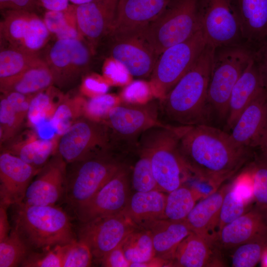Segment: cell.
I'll return each instance as SVG.
<instances>
[{"instance_id":"1","label":"cell","mask_w":267,"mask_h":267,"mask_svg":"<svg viewBox=\"0 0 267 267\" xmlns=\"http://www.w3.org/2000/svg\"><path fill=\"white\" fill-rule=\"evenodd\" d=\"M179 126L178 147L191 174L217 188L245 162L248 148L229 134L204 124Z\"/></svg>"},{"instance_id":"2","label":"cell","mask_w":267,"mask_h":267,"mask_svg":"<svg viewBox=\"0 0 267 267\" xmlns=\"http://www.w3.org/2000/svg\"><path fill=\"white\" fill-rule=\"evenodd\" d=\"M215 48L207 44L191 68L159 99L160 115L178 126L204 124L209 107L208 89Z\"/></svg>"},{"instance_id":"3","label":"cell","mask_w":267,"mask_h":267,"mask_svg":"<svg viewBox=\"0 0 267 267\" xmlns=\"http://www.w3.org/2000/svg\"><path fill=\"white\" fill-rule=\"evenodd\" d=\"M11 206V229L31 251H40L76 240L70 218L61 208L23 202Z\"/></svg>"},{"instance_id":"4","label":"cell","mask_w":267,"mask_h":267,"mask_svg":"<svg viewBox=\"0 0 267 267\" xmlns=\"http://www.w3.org/2000/svg\"><path fill=\"white\" fill-rule=\"evenodd\" d=\"M179 127H152L140 136L137 149L149 157L161 191L169 193L183 185L191 174L178 147Z\"/></svg>"},{"instance_id":"5","label":"cell","mask_w":267,"mask_h":267,"mask_svg":"<svg viewBox=\"0 0 267 267\" xmlns=\"http://www.w3.org/2000/svg\"><path fill=\"white\" fill-rule=\"evenodd\" d=\"M122 153L113 148L67 164L66 202L74 209L92 197L126 166Z\"/></svg>"},{"instance_id":"6","label":"cell","mask_w":267,"mask_h":267,"mask_svg":"<svg viewBox=\"0 0 267 267\" xmlns=\"http://www.w3.org/2000/svg\"><path fill=\"white\" fill-rule=\"evenodd\" d=\"M199 0H172L154 20L139 30L158 57L200 29Z\"/></svg>"},{"instance_id":"7","label":"cell","mask_w":267,"mask_h":267,"mask_svg":"<svg viewBox=\"0 0 267 267\" xmlns=\"http://www.w3.org/2000/svg\"><path fill=\"white\" fill-rule=\"evenodd\" d=\"M253 52L245 44L215 48L208 102L222 118H227L232 89L253 59Z\"/></svg>"},{"instance_id":"8","label":"cell","mask_w":267,"mask_h":267,"mask_svg":"<svg viewBox=\"0 0 267 267\" xmlns=\"http://www.w3.org/2000/svg\"><path fill=\"white\" fill-rule=\"evenodd\" d=\"M102 121L110 129L114 146L124 152L136 151L138 139L144 132L165 124L160 120L159 101L155 100L118 103Z\"/></svg>"},{"instance_id":"9","label":"cell","mask_w":267,"mask_h":267,"mask_svg":"<svg viewBox=\"0 0 267 267\" xmlns=\"http://www.w3.org/2000/svg\"><path fill=\"white\" fill-rule=\"evenodd\" d=\"M207 44L200 29L164 51L151 75L149 86L153 94L159 99L164 97L191 68Z\"/></svg>"},{"instance_id":"10","label":"cell","mask_w":267,"mask_h":267,"mask_svg":"<svg viewBox=\"0 0 267 267\" xmlns=\"http://www.w3.org/2000/svg\"><path fill=\"white\" fill-rule=\"evenodd\" d=\"M198 11L200 30L208 44L215 47L243 44L237 0H199Z\"/></svg>"},{"instance_id":"11","label":"cell","mask_w":267,"mask_h":267,"mask_svg":"<svg viewBox=\"0 0 267 267\" xmlns=\"http://www.w3.org/2000/svg\"><path fill=\"white\" fill-rule=\"evenodd\" d=\"M113 148L108 126L84 116L59 136L56 152L68 164Z\"/></svg>"},{"instance_id":"12","label":"cell","mask_w":267,"mask_h":267,"mask_svg":"<svg viewBox=\"0 0 267 267\" xmlns=\"http://www.w3.org/2000/svg\"><path fill=\"white\" fill-rule=\"evenodd\" d=\"M0 45L39 53L50 33L36 12L16 9L1 10Z\"/></svg>"},{"instance_id":"13","label":"cell","mask_w":267,"mask_h":267,"mask_svg":"<svg viewBox=\"0 0 267 267\" xmlns=\"http://www.w3.org/2000/svg\"><path fill=\"white\" fill-rule=\"evenodd\" d=\"M90 47L82 39L56 40L43 57L52 74L54 84L65 87L78 80L89 65Z\"/></svg>"},{"instance_id":"14","label":"cell","mask_w":267,"mask_h":267,"mask_svg":"<svg viewBox=\"0 0 267 267\" xmlns=\"http://www.w3.org/2000/svg\"><path fill=\"white\" fill-rule=\"evenodd\" d=\"M138 228L123 211L81 223L78 239L89 246L93 258L100 262Z\"/></svg>"},{"instance_id":"15","label":"cell","mask_w":267,"mask_h":267,"mask_svg":"<svg viewBox=\"0 0 267 267\" xmlns=\"http://www.w3.org/2000/svg\"><path fill=\"white\" fill-rule=\"evenodd\" d=\"M108 36L111 41V58L121 63L130 75L146 78L151 75L159 57L139 29L112 32Z\"/></svg>"},{"instance_id":"16","label":"cell","mask_w":267,"mask_h":267,"mask_svg":"<svg viewBox=\"0 0 267 267\" xmlns=\"http://www.w3.org/2000/svg\"><path fill=\"white\" fill-rule=\"evenodd\" d=\"M126 165L87 201L74 209L81 223L122 212L130 198Z\"/></svg>"},{"instance_id":"17","label":"cell","mask_w":267,"mask_h":267,"mask_svg":"<svg viewBox=\"0 0 267 267\" xmlns=\"http://www.w3.org/2000/svg\"><path fill=\"white\" fill-rule=\"evenodd\" d=\"M67 163L55 153L35 176L26 191L23 203L53 206L64 198Z\"/></svg>"},{"instance_id":"18","label":"cell","mask_w":267,"mask_h":267,"mask_svg":"<svg viewBox=\"0 0 267 267\" xmlns=\"http://www.w3.org/2000/svg\"><path fill=\"white\" fill-rule=\"evenodd\" d=\"M238 146L261 147L267 139V91L263 88L243 110L231 129Z\"/></svg>"},{"instance_id":"19","label":"cell","mask_w":267,"mask_h":267,"mask_svg":"<svg viewBox=\"0 0 267 267\" xmlns=\"http://www.w3.org/2000/svg\"><path fill=\"white\" fill-rule=\"evenodd\" d=\"M119 0H92L76 5L77 24L81 38L91 46L112 32Z\"/></svg>"},{"instance_id":"20","label":"cell","mask_w":267,"mask_h":267,"mask_svg":"<svg viewBox=\"0 0 267 267\" xmlns=\"http://www.w3.org/2000/svg\"><path fill=\"white\" fill-rule=\"evenodd\" d=\"M41 169L34 167L12 154L1 151L0 205L8 208L22 202L29 184Z\"/></svg>"},{"instance_id":"21","label":"cell","mask_w":267,"mask_h":267,"mask_svg":"<svg viewBox=\"0 0 267 267\" xmlns=\"http://www.w3.org/2000/svg\"><path fill=\"white\" fill-rule=\"evenodd\" d=\"M217 241L227 248L251 242L267 241V213L256 206L223 227Z\"/></svg>"},{"instance_id":"22","label":"cell","mask_w":267,"mask_h":267,"mask_svg":"<svg viewBox=\"0 0 267 267\" xmlns=\"http://www.w3.org/2000/svg\"><path fill=\"white\" fill-rule=\"evenodd\" d=\"M40 138L35 130H28L17 134L0 145L1 151L12 154L34 167L42 169L56 153L58 139Z\"/></svg>"},{"instance_id":"23","label":"cell","mask_w":267,"mask_h":267,"mask_svg":"<svg viewBox=\"0 0 267 267\" xmlns=\"http://www.w3.org/2000/svg\"><path fill=\"white\" fill-rule=\"evenodd\" d=\"M172 0H119L111 33L142 28L156 19Z\"/></svg>"},{"instance_id":"24","label":"cell","mask_w":267,"mask_h":267,"mask_svg":"<svg viewBox=\"0 0 267 267\" xmlns=\"http://www.w3.org/2000/svg\"><path fill=\"white\" fill-rule=\"evenodd\" d=\"M227 186H224L197 202L185 221L192 232L210 242H216L221 208Z\"/></svg>"},{"instance_id":"25","label":"cell","mask_w":267,"mask_h":267,"mask_svg":"<svg viewBox=\"0 0 267 267\" xmlns=\"http://www.w3.org/2000/svg\"><path fill=\"white\" fill-rule=\"evenodd\" d=\"M149 231L155 257L165 261L171 267L177 249L180 242L192 232L185 220L160 219L147 224L143 228Z\"/></svg>"},{"instance_id":"26","label":"cell","mask_w":267,"mask_h":267,"mask_svg":"<svg viewBox=\"0 0 267 267\" xmlns=\"http://www.w3.org/2000/svg\"><path fill=\"white\" fill-rule=\"evenodd\" d=\"M263 88L261 77L253 59L231 91L226 118L229 129L232 128L243 110Z\"/></svg>"},{"instance_id":"27","label":"cell","mask_w":267,"mask_h":267,"mask_svg":"<svg viewBox=\"0 0 267 267\" xmlns=\"http://www.w3.org/2000/svg\"><path fill=\"white\" fill-rule=\"evenodd\" d=\"M245 44L253 50L267 39V0H237Z\"/></svg>"},{"instance_id":"28","label":"cell","mask_w":267,"mask_h":267,"mask_svg":"<svg viewBox=\"0 0 267 267\" xmlns=\"http://www.w3.org/2000/svg\"><path fill=\"white\" fill-rule=\"evenodd\" d=\"M166 198L167 195L159 190L135 192L123 212L138 228H143L153 221L165 219Z\"/></svg>"},{"instance_id":"29","label":"cell","mask_w":267,"mask_h":267,"mask_svg":"<svg viewBox=\"0 0 267 267\" xmlns=\"http://www.w3.org/2000/svg\"><path fill=\"white\" fill-rule=\"evenodd\" d=\"M213 243L191 232L179 244L171 267H204L214 266Z\"/></svg>"},{"instance_id":"30","label":"cell","mask_w":267,"mask_h":267,"mask_svg":"<svg viewBox=\"0 0 267 267\" xmlns=\"http://www.w3.org/2000/svg\"><path fill=\"white\" fill-rule=\"evenodd\" d=\"M53 84L52 74L44 61L11 79L0 83V89L2 93L15 91L25 95H34Z\"/></svg>"},{"instance_id":"31","label":"cell","mask_w":267,"mask_h":267,"mask_svg":"<svg viewBox=\"0 0 267 267\" xmlns=\"http://www.w3.org/2000/svg\"><path fill=\"white\" fill-rule=\"evenodd\" d=\"M44 61L40 53L0 45V83L11 79Z\"/></svg>"},{"instance_id":"32","label":"cell","mask_w":267,"mask_h":267,"mask_svg":"<svg viewBox=\"0 0 267 267\" xmlns=\"http://www.w3.org/2000/svg\"><path fill=\"white\" fill-rule=\"evenodd\" d=\"M76 8V5L72 4L62 10H45L43 19L56 40L83 39L77 27Z\"/></svg>"},{"instance_id":"33","label":"cell","mask_w":267,"mask_h":267,"mask_svg":"<svg viewBox=\"0 0 267 267\" xmlns=\"http://www.w3.org/2000/svg\"><path fill=\"white\" fill-rule=\"evenodd\" d=\"M168 193L164 210L165 219L173 221L185 220L198 200L202 199L194 187L184 185Z\"/></svg>"},{"instance_id":"34","label":"cell","mask_w":267,"mask_h":267,"mask_svg":"<svg viewBox=\"0 0 267 267\" xmlns=\"http://www.w3.org/2000/svg\"><path fill=\"white\" fill-rule=\"evenodd\" d=\"M126 259L133 264L146 263L155 257L152 239L149 230L138 228L122 242Z\"/></svg>"},{"instance_id":"35","label":"cell","mask_w":267,"mask_h":267,"mask_svg":"<svg viewBox=\"0 0 267 267\" xmlns=\"http://www.w3.org/2000/svg\"><path fill=\"white\" fill-rule=\"evenodd\" d=\"M86 101L80 96L63 97L50 119L58 136L84 116Z\"/></svg>"},{"instance_id":"36","label":"cell","mask_w":267,"mask_h":267,"mask_svg":"<svg viewBox=\"0 0 267 267\" xmlns=\"http://www.w3.org/2000/svg\"><path fill=\"white\" fill-rule=\"evenodd\" d=\"M52 86L34 94L32 97L27 118L30 126L33 127L43 120L50 119L61 101L54 100L56 92L52 89Z\"/></svg>"},{"instance_id":"37","label":"cell","mask_w":267,"mask_h":267,"mask_svg":"<svg viewBox=\"0 0 267 267\" xmlns=\"http://www.w3.org/2000/svg\"><path fill=\"white\" fill-rule=\"evenodd\" d=\"M30 251L11 229L8 236L0 241V267L21 266Z\"/></svg>"},{"instance_id":"38","label":"cell","mask_w":267,"mask_h":267,"mask_svg":"<svg viewBox=\"0 0 267 267\" xmlns=\"http://www.w3.org/2000/svg\"><path fill=\"white\" fill-rule=\"evenodd\" d=\"M138 159L132 172V183L136 192L160 191L152 169L150 159L143 151L137 149Z\"/></svg>"},{"instance_id":"39","label":"cell","mask_w":267,"mask_h":267,"mask_svg":"<svg viewBox=\"0 0 267 267\" xmlns=\"http://www.w3.org/2000/svg\"><path fill=\"white\" fill-rule=\"evenodd\" d=\"M26 118L12 107L2 94L0 100V145L18 134Z\"/></svg>"},{"instance_id":"40","label":"cell","mask_w":267,"mask_h":267,"mask_svg":"<svg viewBox=\"0 0 267 267\" xmlns=\"http://www.w3.org/2000/svg\"><path fill=\"white\" fill-rule=\"evenodd\" d=\"M93 257L89 246L76 239L64 245L63 267H88L91 265Z\"/></svg>"},{"instance_id":"41","label":"cell","mask_w":267,"mask_h":267,"mask_svg":"<svg viewBox=\"0 0 267 267\" xmlns=\"http://www.w3.org/2000/svg\"><path fill=\"white\" fill-rule=\"evenodd\" d=\"M64 246L40 251H30L21 265L24 267H63Z\"/></svg>"},{"instance_id":"42","label":"cell","mask_w":267,"mask_h":267,"mask_svg":"<svg viewBox=\"0 0 267 267\" xmlns=\"http://www.w3.org/2000/svg\"><path fill=\"white\" fill-rule=\"evenodd\" d=\"M247 205L230 186L229 190L226 192L222 202L218 234L223 227L244 214Z\"/></svg>"},{"instance_id":"43","label":"cell","mask_w":267,"mask_h":267,"mask_svg":"<svg viewBox=\"0 0 267 267\" xmlns=\"http://www.w3.org/2000/svg\"><path fill=\"white\" fill-rule=\"evenodd\" d=\"M267 241L251 242L237 246L232 256V266L253 267L260 261Z\"/></svg>"},{"instance_id":"44","label":"cell","mask_w":267,"mask_h":267,"mask_svg":"<svg viewBox=\"0 0 267 267\" xmlns=\"http://www.w3.org/2000/svg\"><path fill=\"white\" fill-rule=\"evenodd\" d=\"M117 101V98L109 94L93 96L86 102L84 116L93 120L103 121L109 111L118 104Z\"/></svg>"},{"instance_id":"45","label":"cell","mask_w":267,"mask_h":267,"mask_svg":"<svg viewBox=\"0 0 267 267\" xmlns=\"http://www.w3.org/2000/svg\"><path fill=\"white\" fill-rule=\"evenodd\" d=\"M254 197L256 206L267 213V163L253 168Z\"/></svg>"},{"instance_id":"46","label":"cell","mask_w":267,"mask_h":267,"mask_svg":"<svg viewBox=\"0 0 267 267\" xmlns=\"http://www.w3.org/2000/svg\"><path fill=\"white\" fill-rule=\"evenodd\" d=\"M253 177V168L238 176L230 186L247 205L254 200Z\"/></svg>"},{"instance_id":"47","label":"cell","mask_w":267,"mask_h":267,"mask_svg":"<svg viewBox=\"0 0 267 267\" xmlns=\"http://www.w3.org/2000/svg\"><path fill=\"white\" fill-rule=\"evenodd\" d=\"M122 242L109 252L100 261V263L102 266L105 267H130L131 263L126 259L124 254Z\"/></svg>"},{"instance_id":"48","label":"cell","mask_w":267,"mask_h":267,"mask_svg":"<svg viewBox=\"0 0 267 267\" xmlns=\"http://www.w3.org/2000/svg\"><path fill=\"white\" fill-rule=\"evenodd\" d=\"M253 52V59L267 91V39Z\"/></svg>"},{"instance_id":"49","label":"cell","mask_w":267,"mask_h":267,"mask_svg":"<svg viewBox=\"0 0 267 267\" xmlns=\"http://www.w3.org/2000/svg\"><path fill=\"white\" fill-rule=\"evenodd\" d=\"M39 7L36 0H0V9H16L36 12Z\"/></svg>"},{"instance_id":"50","label":"cell","mask_w":267,"mask_h":267,"mask_svg":"<svg viewBox=\"0 0 267 267\" xmlns=\"http://www.w3.org/2000/svg\"><path fill=\"white\" fill-rule=\"evenodd\" d=\"M38 136L42 139H51L56 136V130L50 119L43 120L33 127Z\"/></svg>"},{"instance_id":"51","label":"cell","mask_w":267,"mask_h":267,"mask_svg":"<svg viewBox=\"0 0 267 267\" xmlns=\"http://www.w3.org/2000/svg\"><path fill=\"white\" fill-rule=\"evenodd\" d=\"M39 6L45 10H62L69 4V0H36Z\"/></svg>"},{"instance_id":"52","label":"cell","mask_w":267,"mask_h":267,"mask_svg":"<svg viewBox=\"0 0 267 267\" xmlns=\"http://www.w3.org/2000/svg\"><path fill=\"white\" fill-rule=\"evenodd\" d=\"M107 89V86L103 83H100L92 78H86L83 83L82 90L83 92L93 91L104 94Z\"/></svg>"},{"instance_id":"53","label":"cell","mask_w":267,"mask_h":267,"mask_svg":"<svg viewBox=\"0 0 267 267\" xmlns=\"http://www.w3.org/2000/svg\"><path fill=\"white\" fill-rule=\"evenodd\" d=\"M7 208L0 205V241L8 236L11 229L6 212Z\"/></svg>"},{"instance_id":"54","label":"cell","mask_w":267,"mask_h":267,"mask_svg":"<svg viewBox=\"0 0 267 267\" xmlns=\"http://www.w3.org/2000/svg\"><path fill=\"white\" fill-rule=\"evenodd\" d=\"M261 265L264 267H267V247L264 250L261 259Z\"/></svg>"},{"instance_id":"55","label":"cell","mask_w":267,"mask_h":267,"mask_svg":"<svg viewBox=\"0 0 267 267\" xmlns=\"http://www.w3.org/2000/svg\"><path fill=\"white\" fill-rule=\"evenodd\" d=\"M72 4L75 5H81L91 1L92 0H69Z\"/></svg>"},{"instance_id":"56","label":"cell","mask_w":267,"mask_h":267,"mask_svg":"<svg viewBox=\"0 0 267 267\" xmlns=\"http://www.w3.org/2000/svg\"><path fill=\"white\" fill-rule=\"evenodd\" d=\"M261 148L263 149L267 159V139Z\"/></svg>"}]
</instances>
